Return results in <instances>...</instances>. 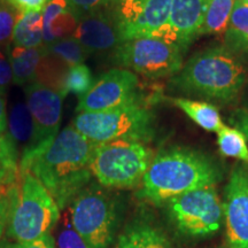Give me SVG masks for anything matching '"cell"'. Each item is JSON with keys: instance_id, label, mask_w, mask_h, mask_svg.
<instances>
[{"instance_id": "27", "label": "cell", "mask_w": 248, "mask_h": 248, "mask_svg": "<svg viewBox=\"0 0 248 248\" xmlns=\"http://www.w3.org/2000/svg\"><path fill=\"white\" fill-rule=\"evenodd\" d=\"M93 84L94 80L90 68L84 63L76 64L68 70L63 83V94L66 97L68 93H74L80 98L89 92Z\"/></svg>"}, {"instance_id": "37", "label": "cell", "mask_w": 248, "mask_h": 248, "mask_svg": "<svg viewBox=\"0 0 248 248\" xmlns=\"http://www.w3.org/2000/svg\"><path fill=\"white\" fill-rule=\"evenodd\" d=\"M241 2H244V4H246V5H248V0H240Z\"/></svg>"}, {"instance_id": "35", "label": "cell", "mask_w": 248, "mask_h": 248, "mask_svg": "<svg viewBox=\"0 0 248 248\" xmlns=\"http://www.w3.org/2000/svg\"><path fill=\"white\" fill-rule=\"evenodd\" d=\"M6 125H7V119H6L5 93L0 92V133L5 131Z\"/></svg>"}, {"instance_id": "18", "label": "cell", "mask_w": 248, "mask_h": 248, "mask_svg": "<svg viewBox=\"0 0 248 248\" xmlns=\"http://www.w3.org/2000/svg\"><path fill=\"white\" fill-rule=\"evenodd\" d=\"M8 54L13 70V83L24 86L35 83L37 70L44 54V46L29 48L11 43L8 45Z\"/></svg>"}, {"instance_id": "2", "label": "cell", "mask_w": 248, "mask_h": 248, "mask_svg": "<svg viewBox=\"0 0 248 248\" xmlns=\"http://www.w3.org/2000/svg\"><path fill=\"white\" fill-rule=\"evenodd\" d=\"M219 170L209 157L186 148H172L154 157L142 178L141 197L153 203L197 188L215 186Z\"/></svg>"}, {"instance_id": "29", "label": "cell", "mask_w": 248, "mask_h": 248, "mask_svg": "<svg viewBox=\"0 0 248 248\" xmlns=\"http://www.w3.org/2000/svg\"><path fill=\"white\" fill-rule=\"evenodd\" d=\"M55 248H89L80 235L71 226L70 221L64 222L55 240Z\"/></svg>"}, {"instance_id": "31", "label": "cell", "mask_w": 248, "mask_h": 248, "mask_svg": "<svg viewBox=\"0 0 248 248\" xmlns=\"http://www.w3.org/2000/svg\"><path fill=\"white\" fill-rule=\"evenodd\" d=\"M8 45L0 46V92L4 93L13 82V70L9 60Z\"/></svg>"}, {"instance_id": "20", "label": "cell", "mask_w": 248, "mask_h": 248, "mask_svg": "<svg viewBox=\"0 0 248 248\" xmlns=\"http://www.w3.org/2000/svg\"><path fill=\"white\" fill-rule=\"evenodd\" d=\"M43 43V11L18 14L12 44L32 48L40 47Z\"/></svg>"}, {"instance_id": "32", "label": "cell", "mask_w": 248, "mask_h": 248, "mask_svg": "<svg viewBox=\"0 0 248 248\" xmlns=\"http://www.w3.org/2000/svg\"><path fill=\"white\" fill-rule=\"evenodd\" d=\"M0 248H55V240L53 239L51 233L46 234L39 239L32 241H26V243H2L0 245Z\"/></svg>"}, {"instance_id": "19", "label": "cell", "mask_w": 248, "mask_h": 248, "mask_svg": "<svg viewBox=\"0 0 248 248\" xmlns=\"http://www.w3.org/2000/svg\"><path fill=\"white\" fill-rule=\"evenodd\" d=\"M114 248H173L161 230L145 222L130 225L117 239Z\"/></svg>"}, {"instance_id": "7", "label": "cell", "mask_w": 248, "mask_h": 248, "mask_svg": "<svg viewBox=\"0 0 248 248\" xmlns=\"http://www.w3.org/2000/svg\"><path fill=\"white\" fill-rule=\"evenodd\" d=\"M70 223L89 248H108L117 224L115 201L97 185H88L71 201Z\"/></svg>"}, {"instance_id": "17", "label": "cell", "mask_w": 248, "mask_h": 248, "mask_svg": "<svg viewBox=\"0 0 248 248\" xmlns=\"http://www.w3.org/2000/svg\"><path fill=\"white\" fill-rule=\"evenodd\" d=\"M8 136L14 146L22 150V156L35 147L36 131L29 108L27 104L18 101L11 108L8 116Z\"/></svg>"}, {"instance_id": "33", "label": "cell", "mask_w": 248, "mask_h": 248, "mask_svg": "<svg viewBox=\"0 0 248 248\" xmlns=\"http://www.w3.org/2000/svg\"><path fill=\"white\" fill-rule=\"evenodd\" d=\"M5 1L16 9L18 13H28V12L43 11L51 0H5Z\"/></svg>"}, {"instance_id": "14", "label": "cell", "mask_w": 248, "mask_h": 248, "mask_svg": "<svg viewBox=\"0 0 248 248\" xmlns=\"http://www.w3.org/2000/svg\"><path fill=\"white\" fill-rule=\"evenodd\" d=\"M74 37L89 54L115 49L123 42L110 11L97 12L80 17Z\"/></svg>"}, {"instance_id": "28", "label": "cell", "mask_w": 248, "mask_h": 248, "mask_svg": "<svg viewBox=\"0 0 248 248\" xmlns=\"http://www.w3.org/2000/svg\"><path fill=\"white\" fill-rule=\"evenodd\" d=\"M18 12L7 4L5 0H0V46L11 44L15 23Z\"/></svg>"}, {"instance_id": "25", "label": "cell", "mask_w": 248, "mask_h": 248, "mask_svg": "<svg viewBox=\"0 0 248 248\" xmlns=\"http://www.w3.org/2000/svg\"><path fill=\"white\" fill-rule=\"evenodd\" d=\"M17 155L8 133H0V186L13 184L17 178Z\"/></svg>"}, {"instance_id": "9", "label": "cell", "mask_w": 248, "mask_h": 248, "mask_svg": "<svg viewBox=\"0 0 248 248\" xmlns=\"http://www.w3.org/2000/svg\"><path fill=\"white\" fill-rule=\"evenodd\" d=\"M168 210L178 230L190 237L216 233L224 215L215 186L197 188L172 198L168 201Z\"/></svg>"}, {"instance_id": "1", "label": "cell", "mask_w": 248, "mask_h": 248, "mask_svg": "<svg viewBox=\"0 0 248 248\" xmlns=\"http://www.w3.org/2000/svg\"><path fill=\"white\" fill-rule=\"evenodd\" d=\"M94 146L73 125L67 126L49 144L21 157L20 171L32 173L63 209L90 184Z\"/></svg>"}, {"instance_id": "21", "label": "cell", "mask_w": 248, "mask_h": 248, "mask_svg": "<svg viewBox=\"0 0 248 248\" xmlns=\"http://www.w3.org/2000/svg\"><path fill=\"white\" fill-rule=\"evenodd\" d=\"M173 104L207 131L218 132L224 126L221 114L217 107L212 104L184 98L173 99Z\"/></svg>"}, {"instance_id": "8", "label": "cell", "mask_w": 248, "mask_h": 248, "mask_svg": "<svg viewBox=\"0 0 248 248\" xmlns=\"http://www.w3.org/2000/svg\"><path fill=\"white\" fill-rule=\"evenodd\" d=\"M113 62L145 77L160 78L181 70L182 48L152 37H141L121 43L114 49Z\"/></svg>"}, {"instance_id": "34", "label": "cell", "mask_w": 248, "mask_h": 248, "mask_svg": "<svg viewBox=\"0 0 248 248\" xmlns=\"http://www.w3.org/2000/svg\"><path fill=\"white\" fill-rule=\"evenodd\" d=\"M9 186L8 185L0 186V245H1V238L6 230V226H7V221H8V212H9L8 188H9Z\"/></svg>"}, {"instance_id": "11", "label": "cell", "mask_w": 248, "mask_h": 248, "mask_svg": "<svg viewBox=\"0 0 248 248\" xmlns=\"http://www.w3.org/2000/svg\"><path fill=\"white\" fill-rule=\"evenodd\" d=\"M172 0H115L110 13L123 42L151 37L169 21Z\"/></svg>"}, {"instance_id": "10", "label": "cell", "mask_w": 248, "mask_h": 248, "mask_svg": "<svg viewBox=\"0 0 248 248\" xmlns=\"http://www.w3.org/2000/svg\"><path fill=\"white\" fill-rule=\"evenodd\" d=\"M139 80L128 69H110L99 77L88 93L79 98L78 113L106 111L140 101Z\"/></svg>"}, {"instance_id": "30", "label": "cell", "mask_w": 248, "mask_h": 248, "mask_svg": "<svg viewBox=\"0 0 248 248\" xmlns=\"http://www.w3.org/2000/svg\"><path fill=\"white\" fill-rule=\"evenodd\" d=\"M67 1L82 17L97 12L110 11L115 0H67Z\"/></svg>"}, {"instance_id": "36", "label": "cell", "mask_w": 248, "mask_h": 248, "mask_svg": "<svg viewBox=\"0 0 248 248\" xmlns=\"http://www.w3.org/2000/svg\"><path fill=\"white\" fill-rule=\"evenodd\" d=\"M238 123H239L240 129L244 132V135L248 137V115H241Z\"/></svg>"}, {"instance_id": "26", "label": "cell", "mask_w": 248, "mask_h": 248, "mask_svg": "<svg viewBox=\"0 0 248 248\" xmlns=\"http://www.w3.org/2000/svg\"><path fill=\"white\" fill-rule=\"evenodd\" d=\"M43 46H44V51L46 53L55 55L63 62H66L69 67L83 63L90 55L74 36L58 40L53 44H43Z\"/></svg>"}, {"instance_id": "22", "label": "cell", "mask_w": 248, "mask_h": 248, "mask_svg": "<svg viewBox=\"0 0 248 248\" xmlns=\"http://www.w3.org/2000/svg\"><path fill=\"white\" fill-rule=\"evenodd\" d=\"M226 43L248 53V5L237 0L225 30Z\"/></svg>"}, {"instance_id": "6", "label": "cell", "mask_w": 248, "mask_h": 248, "mask_svg": "<svg viewBox=\"0 0 248 248\" xmlns=\"http://www.w3.org/2000/svg\"><path fill=\"white\" fill-rule=\"evenodd\" d=\"M71 125L93 144L114 140H150L154 131L153 115L141 101L106 111L78 113Z\"/></svg>"}, {"instance_id": "15", "label": "cell", "mask_w": 248, "mask_h": 248, "mask_svg": "<svg viewBox=\"0 0 248 248\" xmlns=\"http://www.w3.org/2000/svg\"><path fill=\"white\" fill-rule=\"evenodd\" d=\"M209 0H172L168 24L177 33L182 49L199 36Z\"/></svg>"}, {"instance_id": "5", "label": "cell", "mask_w": 248, "mask_h": 248, "mask_svg": "<svg viewBox=\"0 0 248 248\" xmlns=\"http://www.w3.org/2000/svg\"><path fill=\"white\" fill-rule=\"evenodd\" d=\"M152 161L153 152L145 142L121 139L95 145L90 167L105 187L131 188L142 182Z\"/></svg>"}, {"instance_id": "3", "label": "cell", "mask_w": 248, "mask_h": 248, "mask_svg": "<svg viewBox=\"0 0 248 248\" xmlns=\"http://www.w3.org/2000/svg\"><path fill=\"white\" fill-rule=\"evenodd\" d=\"M7 237L18 243L49 234L60 218V208L44 185L29 171H20L8 188Z\"/></svg>"}, {"instance_id": "23", "label": "cell", "mask_w": 248, "mask_h": 248, "mask_svg": "<svg viewBox=\"0 0 248 248\" xmlns=\"http://www.w3.org/2000/svg\"><path fill=\"white\" fill-rule=\"evenodd\" d=\"M237 0H209L199 35H217L225 32Z\"/></svg>"}, {"instance_id": "24", "label": "cell", "mask_w": 248, "mask_h": 248, "mask_svg": "<svg viewBox=\"0 0 248 248\" xmlns=\"http://www.w3.org/2000/svg\"><path fill=\"white\" fill-rule=\"evenodd\" d=\"M217 145L223 155L241 160L248 164L246 136L241 130L224 125L217 132Z\"/></svg>"}, {"instance_id": "4", "label": "cell", "mask_w": 248, "mask_h": 248, "mask_svg": "<svg viewBox=\"0 0 248 248\" xmlns=\"http://www.w3.org/2000/svg\"><path fill=\"white\" fill-rule=\"evenodd\" d=\"M245 69L228 49L213 47L195 54L176 78V85L186 92L229 102L240 92Z\"/></svg>"}, {"instance_id": "12", "label": "cell", "mask_w": 248, "mask_h": 248, "mask_svg": "<svg viewBox=\"0 0 248 248\" xmlns=\"http://www.w3.org/2000/svg\"><path fill=\"white\" fill-rule=\"evenodd\" d=\"M24 92L27 106L35 124V147L31 151L33 152L49 144L57 137L61 124L62 102L64 97L60 92L43 85L37 80L27 85Z\"/></svg>"}, {"instance_id": "13", "label": "cell", "mask_w": 248, "mask_h": 248, "mask_svg": "<svg viewBox=\"0 0 248 248\" xmlns=\"http://www.w3.org/2000/svg\"><path fill=\"white\" fill-rule=\"evenodd\" d=\"M223 210L228 248H248V170L243 167L231 173Z\"/></svg>"}, {"instance_id": "16", "label": "cell", "mask_w": 248, "mask_h": 248, "mask_svg": "<svg viewBox=\"0 0 248 248\" xmlns=\"http://www.w3.org/2000/svg\"><path fill=\"white\" fill-rule=\"evenodd\" d=\"M80 16L67 0H51L43 9L44 45L73 37Z\"/></svg>"}]
</instances>
